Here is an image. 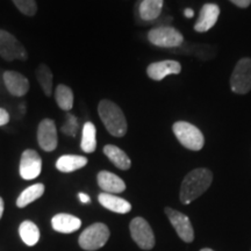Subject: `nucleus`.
Masks as SVG:
<instances>
[{"mask_svg": "<svg viewBox=\"0 0 251 251\" xmlns=\"http://www.w3.org/2000/svg\"><path fill=\"white\" fill-rule=\"evenodd\" d=\"M212 181L213 174L208 169L199 168L187 174L180 186L179 198L181 203L190 205L193 200L202 196L208 190Z\"/></svg>", "mask_w": 251, "mask_h": 251, "instance_id": "1", "label": "nucleus"}, {"mask_svg": "<svg viewBox=\"0 0 251 251\" xmlns=\"http://www.w3.org/2000/svg\"><path fill=\"white\" fill-rule=\"evenodd\" d=\"M98 114L112 136L122 137L127 133L128 125L122 109L111 100L103 99L98 105Z\"/></svg>", "mask_w": 251, "mask_h": 251, "instance_id": "2", "label": "nucleus"}, {"mask_svg": "<svg viewBox=\"0 0 251 251\" xmlns=\"http://www.w3.org/2000/svg\"><path fill=\"white\" fill-rule=\"evenodd\" d=\"M174 134L180 144L188 150L199 151L205 144V137L199 128L186 121H177L172 126Z\"/></svg>", "mask_w": 251, "mask_h": 251, "instance_id": "3", "label": "nucleus"}, {"mask_svg": "<svg viewBox=\"0 0 251 251\" xmlns=\"http://www.w3.org/2000/svg\"><path fill=\"white\" fill-rule=\"evenodd\" d=\"M109 238V229L105 224L98 222L87 227L79 236V246L84 250L94 251L102 248Z\"/></svg>", "mask_w": 251, "mask_h": 251, "instance_id": "4", "label": "nucleus"}, {"mask_svg": "<svg viewBox=\"0 0 251 251\" xmlns=\"http://www.w3.org/2000/svg\"><path fill=\"white\" fill-rule=\"evenodd\" d=\"M148 40L151 45L159 48H176L184 42V36L174 27L162 26L150 29Z\"/></svg>", "mask_w": 251, "mask_h": 251, "instance_id": "5", "label": "nucleus"}, {"mask_svg": "<svg viewBox=\"0 0 251 251\" xmlns=\"http://www.w3.org/2000/svg\"><path fill=\"white\" fill-rule=\"evenodd\" d=\"M230 89L234 93L247 94L251 91V58L244 57L235 65L230 77Z\"/></svg>", "mask_w": 251, "mask_h": 251, "instance_id": "6", "label": "nucleus"}, {"mask_svg": "<svg viewBox=\"0 0 251 251\" xmlns=\"http://www.w3.org/2000/svg\"><path fill=\"white\" fill-rule=\"evenodd\" d=\"M0 56L8 62L14 59L26 61L28 58L27 50L19 42L17 37L2 29H0Z\"/></svg>", "mask_w": 251, "mask_h": 251, "instance_id": "7", "label": "nucleus"}, {"mask_svg": "<svg viewBox=\"0 0 251 251\" xmlns=\"http://www.w3.org/2000/svg\"><path fill=\"white\" fill-rule=\"evenodd\" d=\"M130 235L135 243L143 250H150L155 246V235L150 225L143 218H135L131 220Z\"/></svg>", "mask_w": 251, "mask_h": 251, "instance_id": "8", "label": "nucleus"}, {"mask_svg": "<svg viewBox=\"0 0 251 251\" xmlns=\"http://www.w3.org/2000/svg\"><path fill=\"white\" fill-rule=\"evenodd\" d=\"M165 214L168 216V219L170 220L172 227H174L175 230L177 231L178 236H179L184 242H192L194 238V230L190 219H188L185 214H183V213L176 211L174 208H170V207H166Z\"/></svg>", "mask_w": 251, "mask_h": 251, "instance_id": "9", "label": "nucleus"}, {"mask_svg": "<svg viewBox=\"0 0 251 251\" xmlns=\"http://www.w3.org/2000/svg\"><path fill=\"white\" fill-rule=\"evenodd\" d=\"M20 176L26 180H33L37 178L42 171V159L35 150L27 149L21 155Z\"/></svg>", "mask_w": 251, "mask_h": 251, "instance_id": "10", "label": "nucleus"}, {"mask_svg": "<svg viewBox=\"0 0 251 251\" xmlns=\"http://www.w3.org/2000/svg\"><path fill=\"white\" fill-rule=\"evenodd\" d=\"M37 142L45 151H54L57 148V128L51 119H45L40 122L37 128Z\"/></svg>", "mask_w": 251, "mask_h": 251, "instance_id": "11", "label": "nucleus"}, {"mask_svg": "<svg viewBox=\"0 0 251 251\" xmlns=\"http://www.w3.org/2000/svg\"><path fill=\"white\" fill-rule=\"evenodd\" d=\"M180 71V63L177 61H171V59L151 63L147 68V75H148V77L156 81L163 80L169 75H179Z\"/></svg>", "mask_w": 251, "mask_h": 251, "instance_id": "12", "label": "nucleus"}, {"mask_svg": "<svg viewBox=\"0 0 251 251\" xmlns=\"http://www.w3.org/2000/svg\"><path fill=\"white\" fill-rule=\"evenodd\" d=\"M4 83L8 92L14 97H24L29 91V80L17 71H6L4 74Z\"/></svg>", "mask_w": 251, "mask_h": 251, "instance_id": "13", "label": "nucleus"}, {"mask_svg": "<svg viewBox=\"0 0 251 251\" xmlns=\"http://www.w3.org/2000/svg\"><path fill=\"white\" fill-rule=\"evenodd\" d=\"M220 15V7L216 4H205L200 9L199 18H198L196 25H194V30L198 33H205L218 21Z\"/></svg>", "mask_w": 251, "mask_h": 251, "instance_id": "14", "label": "nucleus"}, {"mask_svg": "<svg viewBox=\"0 0 251 251\" xmlns=\"http://www.w3.org/2000/svg\"><path fill=\"white\" fill-rule=\"evenodd\" d=\"M99 187L101 188L105 193H121L126 190L125 181L118 177L117 175L112 174L109 171H100L97 177Z\"/></svg>", "mask_w": 251, "mask_h": 251, "instance_id": "15", "label": "nucleus"}, {"mask_svg": "<svg viewBox=\"0 0 251 251\" xmlns=\"http://www.w3.org/2000/svg\"><path fill=\"white\" fill-rule=\"evenodd\" d=\"M51 226L56 231H58V233L70 234L80 228L81 221L80 219L77 218V216L61 213V214L55 215L54 218H52Z\"/></svg>", "mask_w": 251, "mask_h": 251, "instance_id": "16", "label": "nucleus"}, {"mask_svg": "<svg viewBox=\"0 0 251 251\" xmlns=\"http://www.w3.org/2000/svg\"><path fill=\"white\" fill-rule=\"evenodd\" d=\"M99 202L107 208L108 211H112L114 213H119V214H126V213H129L131 209V205L127 200L122 199L120 197L114 196L111 193H101L98 197Z\"/></svg>", "mask_w": 251, "mask_h": 251, "instance_id": "17", "label": "nucleus"}, {"mask_svg": "<svg viewBox=\"0 0 251 251\" xmlns=\"http://www.w3.org/2000/svg\"><path fill=\"white\" fill-rule=\"evenodd\" d=\"M103 153L107 156V158L111 161L113 164L117 166L120 170H128L131 166V161L124 150L119 148L113 144H107L103 147Z\"/></svg>", "mask_w": 251, "mask_h": 251, "instance_id": "18", "label": "nucleus"}, {"mask_svg": "<svg viewBox=\"0 0 251 251\" xmlns=\"http://www.w3.org/2000/svg\"><path fill=\"white\" fill-rule=\"evenodd\" d=\"M87 164V158L79 155H63L56 162V168L58 171L64 174H70Z\"/></svg>", "mask_w": 251, "mask_h": 251, "instance_id": "19", "label": "nucleus"}, {"mask_svg": "<svg viewBox=\"0 0 251 251\" xmlns=\"http://www.w3.org/2000/svg\"><path fill=\"white\" fill-rule=\"evenodd\" d=\"M164 0H142L139 5V14L143 21H153L162 13Z\"/></svg>", "mask_w": 251, "mask_h": 251, "instance_id": "20", "label": "nucleus"}, {"mask_svg": "<svg viewBox=\"0 0 251 251\" xmlns=\"http://www.w3.org/2000/svg\"><path fill=\"white\" fill-rule=\"evenodd\" d=\"M80 148L84 152L92 153L97 149V129L92 122H86L83 126Z\"/></svg>", "mask_w": 251, "mask_h": 251, "instance_id": "21", "label": "nucleus"}, {"mask_svg": "<svg viewBox=\"0 0 251 251\" xmlns=\"http://www.w3.org/2000/svg\"><path fill=\"white\" fill-rule=\"evenodd\" d=\"M19 234H20L21 240L24 241L25 244L33 247L39 242L40 240V230L39 227L31 221H24L19 227Z\"/></svg>", "mask_w": 251, "mask_h": 251, "instance_id": "22", "label": "nucleus"}, {"mask_svg": "<svg viewBox=\"0 0 251 251\" xmlns=\"http://www.w3.org/2000/svg\"><path fill=\"white\" fill-rule=\"evenodd\" d=\"M43 193H45V185L41 183L31 185V186L27 187L26 190L19 196L17 199V206L20 207V208H24V207L28 206L29 203L35 201V200L42 197Z\"/></svg>", "mask_w": 251, "mask_h": 251, "instance_id": "23", "label": "nucleus"}, {"mask_svg": "<svg viewBox=\"0 0 251 251\" xmlns=\"http://www.w3.org/2000/svg\"><path fill=\"white\" fill-rule=\"evenodd\" d=\"M55 99L59 108L63 109V111H70V109L74 107V92L70 87L67 85H58L56 87L55 92Z\"/></svg>", "mask_w": 251, "mask_h": 251, "instance_id": "24", "label": "nucleus"}, {"mask_svg": "<svg viewBox=\"0 0 251 251\" xmlns=\"http://www.w3.org/2000/svg\"><path fill=\"white\" fill-rule=\"evenodd\" d=\"M36 78L39 80L40 86L42 87L43 93L46 96H51L52 93V72L50 70L48 65L46 64H40L39 68L36 70Z\"/></svg>", "mask_w": 251, "mask_h": 251, "instance_id": "25", "label": "nucleus"}, {"mask_svg": "<svg viewBox=\"0 0 251 251\" xmlns=\"http://www.w3.org/2000/svg\"><path fill=\"white\" fill-rule=\"evenodd\" d=\"M21 13L27 17H33L37 12V5L35 0H12Z\"/></svg>", "mask_w": 251, "mask_h": 251, "instance_id": "26", "label": "nucleus"}, {"mask_svg": "<svg viewBox=\"0 0 251 251\" xmlns=\"http://www.w3.org/2000/svg\"><path fill=\"white\" fill-rule=\"evenodd\" d=\"M78 127H79V125H78L77 118L75 117V115L70 114V113H68L67 121H65V124H63L62 128H61L62 133L68 135V136L75 137L77 135Z\"/></svg>", "mask_w": 251, "mask_h": 251, "instance_id": "27", "label": "nucleus"}, {"mask_svg": "<svg viewBox=\"0 0 251 251\" xmlns=\"http://www.w3.org/2000/svg\"><path fill=\"white\" fill-rule=\"evenodd\" d=\"M9 122V114L6 109L0 107V127L7 125Z\"/></svg>", "mask_w": 251, "mask_h": 251, "instance_id": "28", "label": "nucleus"}, {"mask_svg": "<svg viewBox=\"0 0 251 251\" xmlns=\"http://www.w3.org/2000/svg\"><path fill=\"white\" fill-rule=\"evenodd\" d=\"M229 1H231L234 5H236L240 8H247L251 4V0H229Z\"/></svg>", "mask_w": 251, "mask_h": 251, "instance_id": "29", "label": "nucleus"}, {"mask_svg": "<svg viewBox=\"0 0 251 251\" xmlns=\"http://www.w3.org/2000/svg\"><path fill=\"white\" fill-rule=\"evenodd\" d=\"M78 197H79V200L83 203H89L90 201H91V199H90V197L87 196L86 193H83V192H80L79 194H78Z\"/></svg>", "mask_w": 251, "mask_h": 251, "instance_id": "30", "label": "nucleus"}, {"mask_svg": "<svg viewBox=\"0 0 251 251\" xmlns=\"http://www.w3.org/2000/svg\"><path fill=\"white\" fill-rule=\"evenodd\" d=\"M184 14H185V17H186V18H192L194 15V12H193L192 8H186L184 11Z\"/></svg>", "mask_w": 251, "mask_h": 251, "instance_id": "31", "label": "nucleus"}, {"mask_svg": "<svg viewBox=\"0 0 251 251\" xmlns=\"http://www.w3.org/2000/svg\"><path fill=\"white\" fill-rule=\"evenodd\" d=\"M2 213H4V200H2V198L0 197V219H1Z\"/></svg>", "mask_w": 251, "mask_h": 251, "instance_id": "32", "label": "nucleus"}, {"mask_svg": "<svg viewBox=\"0 0 251 251\" xmlns=\"http://www.w3.org/2000/svg\"><path fill=\"white\" fill-rule=\"evenodd\" d=\"M200 251H214V250H212V249H208V248H205V249H201Z\"/></svg>", "mask_w": 251, "mask_h": 251, "instance_id": "33", "label": "nucleus"}]
</instances>
